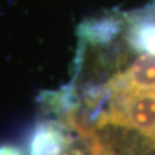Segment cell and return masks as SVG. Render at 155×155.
<instances>
[{
  "label": "cell",
  "mask_w": 155,
  "mask_h": 155,
  "mask_svg": "<svg viewBox=\"0 0 155 155\" xmlns=\"http://www.w3.org/2000/svg\"><path fill=\"white\" fill-rule=\"evenodd\" d=\"M88 149H89L91 155H116L113 151H110V150L106 146H104V143L101 141H98V140L91 142Z\"/></svg>",
  "instance_id": "5b68a950"
},
{
  "label": "cell",
  "mask_w": 155,
  "mask_h": 155,
  "mask_svg": "<svg viewBox=\"0 0 155 155\" xmlns=\"http://www.w3.org/2000/svg\"><path fill=\"white\" fill-rule=\"evenodd\" d=\"M0 155H23V153L13 145H3L0 146Z\"/></svg>",
  "instance_id": "8992f818"
},
{
  "label": "cell",
  "mask_w": 155,
  "mask_h": 155,
  "mask_svg": "<svg viewBox=\"0 0 155 155\" xmlns=\"http://www.w3.org/2000/svg\"><path fill=\"white\" fill-rule=\"evenodd\" d=\"M109 89L155 91V54L145 53L110 81Z\"/></svg>",
  "instance_id": "7a4b0ae2"
},
{
  "label": "cell",
  "mask_w": 155,
  "mask_h": 155,
  "mask_svg": "<svg viewBox=\"0 0 155 155\" xmlns=\"http://www.w3.org/2000/svg\"><path fill=\"white\" fill-rule=\"evenodd\" d=\"M129 41L134 49L155 54V21H138L130 28Z\"/></svg>",
  "instance_id": "277c9868"
},
{
  "label": "cell",
  "mask_w": 155,
  "mask_h": 155,
  "mask_svg": "<svg viewBox=\"0 0 155 155\" xmlns=\"http://www.w3.org/2000/svg\"><path fill=\"white\" fill-rule=\"evenodd\" d=\"M97 127L133 130L155 146V91L110 89L107 109Z\"/></svg>",
  "instance_id": "6da1fadb"
},
{
  "label": "cell",
  "mask_w": 155,
  "mask_h": 155,
  "mask_svg": "<svg viewBox=\"0 0 155 155\" xmlns=\"http://www.w3.org/2000/svg\"><path fill=\"white\" fill-rule=\"evenodd\" d=\"M70 138L61 125L47 122L39 124L32 134L30 155H58L69 147Z\"/></svg>",
  "instance_id": "3957f363"
},
{
  "label": "cell",
  "mask_w": 155,
  "mask_h": 155,
  "mask_svg": "<svg viewBox=\"0 0 155 155\" xmlns=\"http://www.w3.org/2000/svg\"><path fill=\"white\" fill-rule=\"evenodd\" d=\"M58 155H85V154L81 153L80 150H69V147H67L66 150H64V151L60 153Z\"/></svg>",
  "instance_id": "52a82bcc"
}]
</instances>
